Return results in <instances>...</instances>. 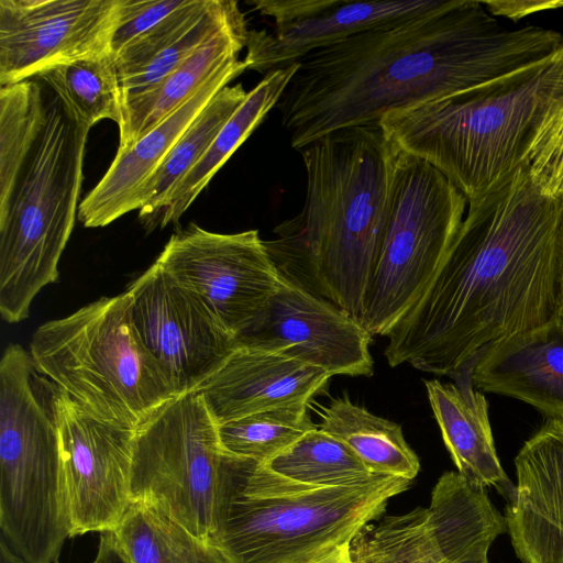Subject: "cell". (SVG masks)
<instances>
[{
    "label": "cell",
    "mask_w": 563,
    "mask_h": 563,
    "mask_svg": "<svg viewBox=\"0 0 563 563\" xmlns=\"http://www.w3.org/2000/svg\"><path fill=\"white\" fill-rule=\"evenodd\" d=\"M410 483L375 475L352 485L313 486L244 459L221 544L238 563H310L350 544Z\"/></svg>",
    "instance_id": "8992f818"
},
{
    "label": "cell",
    "mask_w": 563,
    "mask_h": 563,
    "mask_svg": "<svg viewBox=\"0 0 563 563\" xmlns=\"http://www.w3.org/2000/svg\"><path fill=\"white\" fill-rule=\"evenodd\" d=\"M350 544H345L335 549L334 551L319 558L310 563H352L350 559Z\"/></svg>",
    "instance_id": "d590c367"
},
{
    "label": "cell",
    "mask_w": 563,
    "mask_h": 563,
    "mask_svg": "<svg viewBox=\"0 0 563 563\" xmlns=\"http://www.w3.org/2000/svg\"><path fill=\"white\" fill-rule=\"evenodd\" d=\"M446 0H251L273 19L272 29L249 32L247 69L267 74L353 35L405 23Z\"/></svg>",
    "instance_id": "2e32d148"
},
{
    "label": "cell",
    "mask_w": 563,
    "mask_h": 563,
    "mask_svg": "<svg viewBox=\"0 0 563 563\" xmlns=\"http://www.w3.org/2000/svg\"><path fill=\"white\" fill-rule=\"evenodd\" d=\"M38 78L89 128L104 119L122 125L124 96L112 54L60 65Z\"/></svg>",
    "instance_id": "f1b7e54d"
},
{
    "label": "cell",
    "mask_w": 563,
    "mask_h": 563,
    "mask_svg": "<svg viewBox=\"0 0 563 563\" xmlns=\"http://www.w3.org/2000/svg\"><path fill=\"white\" fill-rule=\"evenodd\" d=\"M316 428L308 405H299L218 424V432L222 446L229 453L265 464Z\"/></svg>",
    "instance_id": "4dcf8cb0"
},
{
    "label": "cell",
    "mask_w": 563,
    "mask_h": 563,
    "mask_svg": "<svg viewBox=\"0 0 563 563\" xmlns=\"http://www.w3.org/2000/svg\"><path fill=\"white\" fill-rule=\"evenodd\" d=\"M29 353L37 373L113 426L137 429L177 397L139 335L126 291L41 324Z\"/></svg>",
    "instance_id": "52a82bcc"
},
{
    "label": "cell",
    "mask_w": 563,
    "mask_h": 563,
    "mask_svg": "<svg viewBox=\"0 0 563 563\" xmlns=\"http://www.w3.org/2000/svg\"><path fill=\"white\" fill-rule=\"evenodd\" d=\"M155 262L238 339L263 316L283 275L257 230L216 233L195 223L175 232Z\"/></svg>",
    "instance_id": "4fadbf2b"
},
{
    "label": "cell",
    "mask_w": 563,
    "mask_h": 563,
    "mask_svg": "<svg viewBox=\"0 0 563 563\" xmlns=\"http://www.w3.org/2000/svg\"><path fill=\"white\" fill-rule=\"evenodd\" d=\"M125 291L139 335L177 396L197 390L239 343L197 292L156 262Z\"/></svg>",
    "instance_id": "5bb4252c"
},
{
    "label": "cell",
    "mask_w": 563,
    "mask_h": 563,
    "mask_svg": "<svg viewBox=\"0 0 563 563\" xmlns=\"http://www.w3.org/2000/svg\"><path fill=\"white\" fill-rule=\"evenodd\" d=\"M459 563H488L487 555L471 558Z\"/></svg>",
    "instance_id": "74e56055"
},
{
    "label": "cell",
    "mask_w": 563,
    "mask_h": 563,
    "mask_svg": "<svg viewBox=\"0 0 563 563\" xmlns=\"http://www.w3.org/2000/svg\"><path fill=\"white\" fill-rule=\"evenodd\" d=\"M43 391L58 433L70 538L113 531L132 500L135 429L97 419L52 382Z\"/></svg>",
    "instance_id": "7c38bea8"
},
{
    "label": "cell",
    "mask_w": 563,
    "mask_h": 563,
    "mask_svg": "<svg viewBox=\"0 0 563 563\" xmlns=\"http://www.w3.org/2000/svg\"><path fill=\"white\" fill-rule=\"evenodd\" d=\"M246 95L242 84L222 88L190 123L146 181L139 197V218L147 232L156 229L157 219L173 188L202 157Z\"/></svg>",
    "instance_id": "83f0119b"
},
{
    "label": "cell",
    "mask_w": 563,
    "mask_h": 563,
    "mask_svg": "<svg viewBox=\"0 0 563 563\" xmlns=\"http://www.w3.org/2000/svg\"><path fill=\"white\" fill-rule=\"evenodd\" d=\"M243 460L222 446L203 397L196 390L179 395L135 429L131 498L148 501L197 537L221 543Z\"/></svg>",
    "instance_id": "9c48e42d"
},
{
    "label": "cell",
    "mask_w": 563,
    "mask_h": 563,
    "mask_svg": "<svg viewBox=\"0 0 563 563\" xmlns=\"http://www.w3.org/2000/svg\"><path fill=\"white\" fill-rule=\"evenodd\" d=\"M318 428L346 444L374 474L412 481L420 471L418 455L401 427L373 415L347 398L332 400L320 413Z\"/></svg>",
    "instance_id": "4316f807"
},
{
    "label": "cell",
    "mask_w": 563,
    "mask_h": 563,
    "mask_svg": "<svg viewBox=\"0 0 563 563\" xmlns=\"http://www.w3.org/2000/svg\"><path fill=\"white\" fill-rule=\"evenodd\" d=\"M89 130L47 87L33 139L13 163L0 165V314L8 323L26 319L37 294L59 277Z\"/></svg>",
    "instance_id": "5b68a950"
},
{
    "label": "cell",
    "mask_w": 563,
    "mask_h": 563,
    "mask_svg": "<svg viewBox=\"0 0 563 563\" xmlns=\"http://www.w3.org/2000/svg\"><path fill=\"white\" fill-rule=\"evenodd\" d=\"M92 563H131L111 531L100 533L98 551Z\"/></svg>",
    "instance_id": "e575fe53"
},
{
    "label": "cell",
    "mask_w": 563,
    "mask_h": 563,
    "mask_svg": "<svg viewBox=\"0 0 563 563\" xmlns=\"http://www.w3.org/2000/svg\"><path fill=\"white\" fill-rule=\"evenodd\" d=\"M111 532L131 563H238L221 543L197 537L144 500H132Z\"/></svg>",
    "instance_id": "484cf974"
},
{
    "label": "cell",
    "mask_w": 563,
    "mask_h": 563,
    "mask_svg": "<svg viewBox=\"0 0 563 563\" xmlns=\"http://www.w3.org/2000/svg\"><path fill=\"white\" fill-rule=\"evenodd\" d=\"M466 206V197L435 167L395 145L385 233L358 318L372 336H387L426 291Z\"/></svg>",
    "instance_id": "30bf717a"
},
{
    "label": "cell",
    "mask_w": 563,
    "mask_h": 563,
    "mask_svg": "<svg viewBox=\"0 0 563 563\" xmlns=\"http://www.w3.org/2000/svg\"><path fill=\"white\" fill-rule=\"evenodd\" d=\"M55 563H59L58 561H56Z\"/></svg>",
    "instance_id": "ab89813d"
},
{
    "label": "cell",
    "mask_w": 563,
    "mask_h": 563,
    "mask_svg": "<svg viewBox=\"0 0 563 563\" xmlns=\"http://www.w3.org/2000/svg\"><path fill=\"white\" fill-rule=\"evenodd\" d=\"M526 167L542 194L563 199V98L550 108L538 126Z\"/></svg>",
    "instance_id": "1f68e13d"
},
{
    "label": "cell",
    "mask_w": 563,
    "mask_h": 563,
    "mask_svg": "<svg viewBox=\"0 0 563 563\" xmlns=\"http://www.w3.org/2000/svg\"><path fill=\"white\" fill-rule=\"evenodd\" d=\"M561 318H563V272H562V279H561Z\"/></svg>",
    "instance_id": "f35d334b"
},
{
    "label": "cell",
    "mask_w": 563,
    "mask_h": 563,
    "mask_svg": "<svg viewBox=\"0 0 563 563\" xmlns=\"http://www.w3.org/2000/svg\"><path fill=\"white\" fill-rule=\"evenodd\" d=\"M185 0H123L120 20L112 38L113 57L130 42L179 9Z\"/></svg>",
    "instance_id": "d6a6232c"
},
{
    "label": "cell",
    "mask_w": 563,
    "mask_h": 563,
    "mask_svg": "<svg viewBox=\"0 0 563 563\" xmlns=\"http://www.w3.org/2000/svg\"><path fill=\"white\" fill-rule=\"evenodd\" d=\"M244 14L214 34L151 88L124 98L119 148L124 151L185 103L222 66L238 60L246 47Z\"/></svg>",
    "instance_id": "cb8c5ba5"
},
{
    "label": "cell",
    "mask_w": 563,
    "mask_h": 563,
    "mask_svg": "<svg viewBox=\"0 0 563 563\" xmlns=\"http://www.w3.org/2000/svg\"><path fill=\"white\" fill-rule=\"evenodd\" d=\"M563 98V49L489 82L393 110L379 121L401 151L435 167L468 200L526 166L542 119Z\"/></svg>",
    "instance_id": "277c9868"
},
{
    "label": "cell",
    "mask_w": 563,
    "mask_h": 563,
    "mask_svg": "<svg viewBox=\"0 0 563 563\" xmlns=\"http://www.w3.org/2000/svg\"><path fill=\"white\" fill-rule=\"evenodd\" d=\"M476 357L451 376V383L435 378L424 380V386L457 473L473 484L486 488L494 486L508 503L515 485L507 477L496 453L486 398L473 384Z\"/></svg>",
    "instance_id": "603a6c76"
},
{
    "label": "cell",
    "mask_w": 563,
    "mask_h": 563,
    "mask_svg": "<svg viewBox=\"0 0 563 563\" xmlns=\"http://www.w3.org/2000/svg\"><path fill=\"white\" fill-rule=\"evenodd\" d=\"M331 377L278 350L239 340L221 368L196 391L221 424L265 410L308 405Z\"/></svg>",
    "instance_id": "d6986e66"
},
{
    "label": "cell",
    "mask_w": 563,
    "mask_h": 563,
    "mask_svg": "<svg viewBox=\"0 0 563 563\" xmlns=\"http://www.w3.org/2000/svg\"><path fill=\"white\" fill-rule=\"evenodd\" d=\"M0 563H24L10 550L2 539L0 542Z\"/></svg>",
    "instance_id": "8d00e7d4"
},
{
    "label": "cell",
    "mask_w": 563,
    "mask_h": 563,
    "mask_svg": "<svg viewBox=\"0 0 563 563\" xmlns=\"http://www.w3.org/2000/svg\"><path fill=\"white\" fill-rule=\"evenodd\" d=\"M271 471L313 486H343L378 475L342 441L316 429L265 463Z\"/></svg>",
    "instance_id": "f546056e"
},
{
    "label": "cell",
    "mask_w": 563,
    "mask_h": 563,
    "mask_svg": "<svg viewBox=\"0 0 563 563\" xmlns=\"http://www.w3.org/2000/svg\"><path fill=\"white\" fill-rule=\"evenodd\" d=\"M395 145L379 124L330 132L298 150L301 211L265 241L282 273L357 319L385 233Z\"/></svg>",
    "instance_id": "3957f363"
},
{
    "label": "cell",
    "mask_w": 563,
    "mask_h": 563,
    "mask_svg": "<svg viewBox=\"0 0 563 563\" xmlns=\"http://www.w3.org/2000/svg\"><path fill=\"white\" fill-rule=\"evenodd\" d=\"M243 14L232 0H185L179 9L114 56L124 98L156 85Z\"/></svg>",
    "instance_id": "7402d4cb"
},
{
    "label": "cell",
    "mask_w": 563,
    "mask_h": 563,
    "mask_svg": "<svg viewBox=\"0 0 563 563\" xmlns=\"http://www.w3.org/2000/svg\"><path fill=\"white\" fill-rule=\"evenodd\" d=\"M123 0H0V86L112 54Z\"/></svg>",
    "instance_id": "9a60e30c"
},
{
    "label": "cell",
    "mask_w": 563,
    "mask_h": 563,
    "mask_svg": "<svg viewBox=\"0 0 563 563\" xmlns=\"http://www.w3.org/2000/svg\"><path fill=\"white\" fill-rule=\"evenodd\" d=\"M31 355L10 343L0 361L1 539L24 563H55L70 538L57 428L34 384Z\"/></svg>",
    "instance_id": "ba28073f"
},
{
    "label": "cell",
    "mask_w": 563,
    "mask_h": 563,
    "mask_svg": "<svg viewBox=\"0 0 563 563\" xmlns=\"http://www.w3.org/2000/svg\"><path fill=\"white\" fill-rule=\"evenodd\" d=\"M508 532L487 489L457 472H445L430 506L382 516L349 545L352 563H459L487 555L495 539Z\"/></svg>",
    "instance_id": "8fae6325"
},
{
    "label": "cell",
    "mask_w": 563,
    "mask_h": 563,
    "mask_svg": "<svg viewBox=\"0 0 563 563\" xmlns=\"http://www.w3.org/2000/svg\"><path fill=\"white\" fill-rule=\"evenodd\" d=\"M476 389L527 402L563 418V318L485 346L472 373Z\"/></svg>",
    "instance_id": "44dd1931"
},
{
    "label": "cell",
    "mask_w": 563,
    "mask_h": 563,
    "mask_svg": "<svg viewBox=\"0 0 563 563\" xmlns=\"http://www.w3.org/2000/svg\"><path fill=\"white\" fill-rule=\"evenodd\" d=\"M297 68L298 63L272 70L247 92L202 157L173 188L157 219L156 229L180 219L216 173L277 106Z\"/></svg>",
    "instance_id": "d4e9b609"
},
{
    "label": "cell",
    "mask_w": 563,
    "mask_h": 563,
    "mask_svg": "<svg viewBox=\"0 0 563 563\" xmlns=\"http://www.w3.org/2000/svg\"><path fill=\"white\" fill-rule=\"evenodd\" d=\"M246 69L243 59L222 66L157 126L129 148L118 151L106 174L79 205L78 219L82 225L102 228L139 210L142 188L186 129L222 88Z\"/></svg>",
    "instance_id": "ffe728a7"
},
{
    "label": "cell",
    "mask_w": 563,
    "mask_h": 563,
    "mask_svg": "<svg viewBox=\"0 0 563 563\" xmlns=\"http://www.w3.org/2000/svg\"><path fill=\"white\" fill-rule=\"evenodd\" d=\"M482 3L492 15L505 16L512 21H519L537 12L563 8V1L559 0H492Z\"/></svg>",
    "instance_id": "836d02e7"
},
{
    "label": "cell",
    "mask_w": 563,
    "mask_h": 563,
    "mask_svg": "<svg viewBox=\"0 0 563 563\" xmlns=\"http://www.w3.org/2000/svg\"><path fill=\"white\" fill-rule=\"evenodd\" d=\"M563 49L561 32L506 29L479 0H446L397 25L353 35L298 62L278 107L300 150L398 109L470 89Z\"/></svg>",
    "instance_id": "7a4b0ae2"
},
{
    "label": "cell",
    "mask_w": 563,
    "mask_h": 563,
    "mask_svg": "<svg viewBox=\"0 0 563 563\" xmlns=\"http://www.w3.org/2000/svg\"><path fill=\"white\" fill-rule=\"evenodd\" d=\"M371 338L357 319L283 273L263 316L239 340L278 350L331 376L371 377Z\"/></svg>",
    "instance_id": "e0dca14e"
},
{
    "label": "cell",
    "mask_w": 563,
    "mask_h": 563,
    "mask_svg": "<svg viewBox=\"0 0 563 563\" xmlns=\"http://www.w3.org/2000/svg\"><path fill=\"white\" fill-rule=\"evenodd\" d=\"M563 199L526 166L467 201L439 272L388 333L391 367L451 377L488 344L561 318Z\"/></svg>",
    "instance_id": "6da1fadb"
},
{
    "label": "cell",
    "mask_w": 563,
    "mask_h": 563,
    "mask_svg": "<svg viewBox=\"0 0 563 563\" xmlns=\"http://www.w3.org/2000/svg\"><path fill=\"white\" fill-rule=\"evenodd\" d=\"M517 483L505 509L522 563H563V418L547 419L515 457Z\"/></svg>",
    "instance_id": "ac0fdd59"
}]
</instances>
